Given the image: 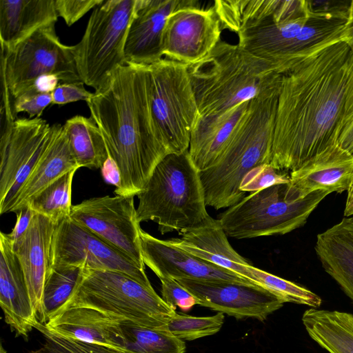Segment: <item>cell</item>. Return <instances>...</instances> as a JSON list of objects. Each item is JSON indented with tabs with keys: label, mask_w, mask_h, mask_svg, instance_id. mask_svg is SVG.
Wrapping results in <instances>:
<instances>
[{
	"label": "cell",
	"mask_w": 353,
	"mask_h": 353,
	"mask_svg": "<svg viewBox=\"0 0 353 353\" xmlns=\"http://www.w3.org/2000/svg\"><path fill=\"white\" fill-rule=\"evenodd\" d=\"M353 111V52L342 41L283 75L270 164L294 171L338 144Z\"/></svg>",
	"instance_id": "cell-1"
},
{
	"label": "cell",
	"mask_w": 353,
	"mask_h": 353,
	"mask_svg": "<svg viewBox=\"0 0 353 353\" xmlns=\"http://www.w3.org/2000/svg\"><path fill=\"white\" fill-rule=\"evenodd\" d=\"M86 103L108 157L119 171L114 194L137 196L168 154L151 113L147 65L126 63L119 67Z\"/></svg>",
	"instance_id": "cell-2"
},
{
	"label": "cell",
	"mask_w": 353,
	"mask_h": 353,
	"mask_svg": "<svg viewBox=\"0 0 353 353\" xmlns=\"http://www.w3.org/2000/svg\"><path fill=\"white\" fill-rule=\"evenodd\" d=\"M188 70L199 113L206 117L223 113L281 87L283 75L291 69L221 39Z\"/></svg>",
	"instance_id": "cell-3"
},
{
	"label": "cell",
	"mask_w": 353,
	"mask_h": 353,
	"mask_svg": "<svg viewBox=\"0 0 353 353\" xmlns=\"http://www.w3.org/2000/svg\"><path fill=\"white\" fill-rule=\"evenodd\" d=\"M280 88L250 101L243 121L219 161L200 172L207 206L220 210L240 201L245 194L240 190L245 175L270 163Z\"/></svg>",
	"instance_id": "cell-4"
},
{
	"label": "cell",
	"mask_w": 353,
	"mask_h": 353,
	"mask_svg": "<svg viewBox=\"0 0 353 353\" xmlns=\"http://www.w3.org/2000/svg\"><path fill=\"white\" fill-rule=\"evenodd\" d=\"M137 196L139 222H156L162 234L192 230L212 218L206 210L200 172L188 150L166 154Z\"/></svg>",
	"instance_id": "cell-5"
},
{
	"label": "cell",
	"mask_w": 353,
	"mask_h": 353,
	"mask_svg": "<svg viewBox=\"0 0 353 353\" xmlns=\"http://www.w3.org/2000/svg\"><path fill=\"white\" fill-rule=\"evenodd\" d=\"M72 307L92 308L119 321L154 329H168L176 313L153 288L128 274L85 268L71 296L57 312Z\"/></svg>",
	"instance_id": "cell-6"
},
{
	"label": "cell",
	"mask_w": 353,
	"mask_h": 353,
	"mask_svg": "<svg viewBox=\"0 0 353 353\" xmlns=\"http://www.w3.org/2000/svg\"><path fill=\"white\" fill-rule=\"evenodd\" d=\"M188 65L166 57L147 65L151 113L168 154L188 150L201 117Z\"/></svg>",
	"instance_id": "cell-7"
},
{
	"label": "cell",
	"mask_w": 353,
	"mask_h": 353,
	"mask_svg": "<svg viewBox=\"0 0 353 353\" xmlns=\"http://www.w3.org/2000/svg\"><path fill=\"white\" fill-rule=\"evenodd\" d=\"M287 184L252 192L217 219L227 236L237 239L283 235L303 226L330 194L316 191L296 201L285 199Z\"/></svg>",
	"instance_id": "cell-8"
},
{
	"label": "cell",
	"mask_w": 353,
	"mask_h": 353,
	"mask_svg": "<svg viewBox=\"0 0 353 353\" xmlns=\"http://www.w3.org/2000/svg\"><path fill=\"white\" fill-rule=\"evenodd\" d=\"M135 3L136 0H105L94 9L82 39L73 46L79 76L95 91L126 63L124 46Z\"/></svg>",
	"instance_id": "cell-9"
},
{
	"label": "cell",
	"mask_w": 353,
	"mask_h": 353,
	"mask_svg": "<svg viewBox=\"0 0 353 353\" xmlns=\"http://www.w3.org/2000/svg\"><path fill=\"white\" fill-rule=\"evenodd\" d=\"M55 23L41 27L11 50L1 49V79L12 101L44 76H54L63 83L81 81L74 47L60 41Z\"/></svg>",
	"instance_id": "cell-10"
},
{
	"label": "cell",
	"mask_w": 353,
	"mask_h": 353,
	"mask_svg": "<svg viewBox=\"0 0 353 353\" xmlns=\"http://www.w3.org/2000/svg\"><path fill=\"white\" fill-rule=\"evenodd\" d=\"M52 128L40 117L5 123L0 140V213H8L15 195L51 140Z\"/></svg>",
	"instance_id": "cell-11"
},
{
	"label": "cell",
	"mask_w": 353,
	"mask_h": 353,
	"mask_svg": "<svg viewBox=\"0 0 353 353\" xmlns=\"http://www.w3.org/2000/svg\"><path fill=\"white\" fill-rule=\"evenodd\" d=\"M58 265L120 272L153 288L145 268L74 221L70 216L56 223L52 234L49 267Z\"/></svg>",
	"instance_id": "cell-12"
},
{
	"label": "cell",
	"mask_w": 353,
	"mask_h": 353,
	"mask_svg": "<svg viewBox=\"0 0 353 353\" xmlns=\"http://www.w3.org/2000/svg\"><path fill=\"white\" fill-rule=\"evenodd\" d=\"M134 196H103L72 207L71 219L145 268Z\"/></svg>",
	"instance_id": "cell-13"
},
{
	"label": "cell",
	"mask_w": 353,
	"mask_h": 353,
	"mask_svg": "<svg viewBox=\"0 0 353 353\" xmlns=\"http://www.w3.org/2000/svg\"><path fill=\"white\" fill-rule=\"evenodd\" d=\"M206 307L236 319L254 318L261 321L280 309L285 302L256 284L228 281L176 279Z\"/></svg>",
	"instance_id": "cell-14"
},
{
	"label": "cell",
	"mask_w": 353,
	"mask_h": 353,
	"mask_svg": "<svg viewBox=\"0 0 353 353\" xmlns=\"http://www.w3.org/2000/svg\"><path fill=\"white\" fill-rule=\"evenodd\" d=\"M221 30L213 6L201 8L197 1L179 8L166 20L163 55L187 65L196 63L216 46L221 39Z\"/></svg>",
	"instance_id": "cell-15"
},
{
	"label": "cell",
	"mask_w": 353,
	"mask_h": 353,
	"mask_svg": "<svg viewBox=\"0 0 353 353\" xmlns=\"http://www.w3.org/2000/svg\"><path fill=\"white\" fill-rule=\"evenodd\" d=\"M193 0H136L124 46L126 63L150 65L163 58V35L168 17Z\"/></svg>",
	"instance_id": "cell-16"
},
{
	"label": "cell",
	"mask_w": 353,
	"mask_h": 353,
	"mask_svg": "<svg viewBox=\"0 0 353 353\" xmlns=\"http://www.w3.org/2000/svg\"><path fill=\"white\" fill-rule=\"evenodd\" d=\"M140 240L143 261L159 278L203 281H228L256 284L229 270L201 259L142 229ZM257 285V284H256Z\"/></svg>",
	"instance_id": "cell-17"
},
{
	"label": "cell",
	"mask_w": 353,
	"mask_h": 353,
	"mask_svg": "<svg viewBox=\"0 0 353 353\" xmlns=\"http://www.w3.org/2000/svg\"><path fill=\"white\" fill-rule=\"evenodd\" d=\"M290 176L288 201L300 200L316 191L342 193L353 181V154L336 144L292 171Z\"/></svg>",
	"instance_id": "cell-18"
},
{
	"label": "cell",
	"mask_w": 353,
	"mask_h": 353,
	"mask_svg": "<svg viewBox=\"0 0 353 353\" xmlns=\"http://www.w3.org/2000/svg\"><path fill=\"white\" fill-rule=\"evenodd\" d=\"M0 305L17 336L28 339L39 322L20 263L5 233H0Z\"/></svg>",
	"instance_id": "cell-19"
},
{
	"label": "cell",
	"mask_w": 353,
	"mask_h": 353,
	"mask_svg": "<svg viewBox=\"0 0 353 353\" xmlns=\"http://www.w3.org/2000/svg\"><path fill=\"white\" fill-rule=\"evenodd\" d=\"M56 223L35 213L12 249L21 266L32 307L40 322L43 311V286L50 265V251Z\"/></svg>",
	"instance_id": "cell-20"
},
{
	"label": "cell",
	"mask_w": 353,
	"mask_h": 353,
	"mask_svg": "<svg viewBox=\"0 0 353 353\" xmlns=\"http://www.w3.org/2000/svg\"><path fill=\"white\" fill-rule=\"evenodd\" d=\"M213 8L222 29L240 31L268 23H281L305 17L306 0H217Z\"/></svg>",
	"instance_id": "cell-21"
},
{
	"label": "cell",
	"mask_w": 353,
	"mask_h": 353,
	"mask_svg": "<svg viewBox=\"0 0 353 353\" xmlns=\"http://www.w3.org/2000/svg\"><path fill=\"white\" fill-rule=\"evenodd\" d=\"M44 325L59 336L127 353L119 321L98 310L70 307L56 312Z\"/></svg>",
	"instance_id": "cell-22"
},
{
	"label": "cell",
	"mask_w": 353,
	"mask_h": 353,
	"mask_svg": "<svg viewBox=\"0 0 353 353\" xmlns=\"http://www.w3.org/2000/svg\"><path fill=\"white\" fill-rule=\"evenodd\" d=\"M250 101L223 113L199 118L192 132L188 149L199 172L214 166L219 161L243 121Z\"/></svg>",
	"instance_id": "cell-23"
},
{
	"label": "cell",
	"mask_w": 353,
	"mask_h": 353,
	"mask_svg": "<svg viewBox=\"0 0 353 353\" xmlns=\"http://www.w3.org/2000/svg\"><path fill=\"white\" fill-rule=\"evenodd\" d=\"M179 234L181 238L168 241L201 259L251 281L252 265L233 249L218 219L211 218L200 227Z\"/></svg>",
	"instance_id": "cell-24"
},
{
	"label": "cell",
	"mask_w": 353,
	"mask_h": 353,
	"mask_svg": "<svg viewBox=\"0 0 353 353\" xmlns=\"http://www.w3.org/2000/svg\"><path fill=\"white\" fill-rule=\"evenodd\" d=\"M52 134L46 150L13 199L8 212L27 206L29 201L64 174L80 168L70 150L63 125H52Z\"/></svg>",
	"instance_id": "cell-25"
},
{
	"label": "cell",
	"mask_w": 353,
	"mask_h": 353,
	"mask_svg": "<svg viewBox=\"0 0 353 353\" xmlns=\"http://www.w3.org/2000/svg\"><path fill=\"white\" fill-rule=\"evenodd\" d=\"M58 17L55 0H0L1 49H12Z\"/></svg>",
	"instance_id": "cell-26"
},
{
	"label": "cell",
	"mask_w": 353,
	"mask_h": 353,
	"mask_svg": "<svg viewBox=\"0 0 353 353\" xmlns=\"http://www.w3.org/2000/svg\"><path fill=\"white\" fill-rule=\"evenodd\" d=\"M314 249L324 270L353 302V216L319 233Z\"/></svg>",
	"instance_id": "cell-27"
},
{
	"label": "cell",
	"mask_w": 353,
	"mask_h": 353,
	"mask_svg": "<svg viewBox=\"0 0 353 353\" xmlns=\"http://www.w3.org/2000/svg\"><path fill=\"white\" fill-rule=\"evenodd\" d=\"M302 322L309 336L329 353H353V314L311 307Z\"/></svg>",
	"instance_id": "cell-28"
},
{
	"label": "cell",
	"mask_w": 353,
	"mask_h": 353,
	"mask_svg": "<svg viewBox=\"0 0 353 353\" xmlns=\"http://www.w3.org/2000/svg\"><path fill=\"white\" fill-rule=\"evenodd\" d=\"M63 125L79 167L101 168L108 154L102 134L92 118L76 115Z\"/></svg>",
	"instance_id": "cell-29"
},
{
	"label": "cell",
	"mask_w": 353,
	"mask_h": 353,
	"mask_svg": "<svg viewBox=\"0 0 353 353\" xmlns=\"http://www.w3.org/2000/svg\"><path fill=\"white\" fill-rule=\"evenodd\" d=\"M127 353H185V343L168 329H154L119 321Z\"/></svg>",
	"instance_id": "cell-30"
},
{
	"label": "cell",
	"mask_w": 353,
	"mask_h": 353,
	"mask_svg": "<svg viewBox=\"0 0 353 353\" xmlns=\"http://www.w3.org/2000/svg\"><path fill=\"white\" fill-rule=\"evenodd\" d=\"M83 270V268L73 265L49 267L43 286V311L40 323H46L65 303Z\"/></svg>",
	"instance_id": "cell-31"
},
{
	"label": "cell",
	"mask_w": 353,
	"mask_h": 353,
	"mask_svg": "<svg viewBox=\"0 0 353 353\" xmlns=\"http://www.w3.org/2000/svg\"><path fill=\"white\" fill-rule=\"evenodd\" d=\"M78 169L64 174L32 199L27 205L37 214L57 223L70 216L72 184Z\"/></svg>",
	"instance_id": "cell-32"
},
{
	"label": "cell",
	"mask_w": 353,
	"mask_h": 353,
	"mask_svg": "<svg viewBox=\"0 0 353 353\" xmlns=\"http://www.w3.org/2000/svg\"><path fill=\"white\" fill-rule=\"evenodd\" d=\"M250 279L279 296L285 303L305 305L314 308L321 305V299L314 292L253 265Z\"/></svg>",
	"instance_id": "cell-33"
},
{
	"label": "cell",
	"mask_w": 353,
	"mask_h": 353,
	"mask_svg": "<svg viewBox=\"0 0 353 353\" xmlns=\"http://www.w3.org/2000/svg\"><path fill=\"white\" fill-rule=\"evenodd\" d=\"M224 318L222 312L210 316H194L176 312L168 330L179 339L193 341L217 333L223 326Z\"/></svg>",
	"instance_id": "cell-34"
},
{
	"label": "cell",
	"mask_w": 353,
	"mask_h": 353,
	"mask_svg": "<svg viewBox=\"0 0 353 353\" xmlns=\"http://www.w3.org/2000/svg\"><path fill=\"white\" fill-rule=\"evenodd\" d=\"M34 328L42 334L44 343L30 353H124L105 346L59 336L39 321Z\"/></svg>",
	"instance_id": "cell-35"
},
{
	"label": "cell",
	"mask_w": 353,
	"mask_h": 353,
	"mask_svg": "<svg viewBox=\"0 0 353 353\" xmlns=\"http://www.w3.org/2000/svg\"><path fill=\"white\" fill-rule=\"evenodd\" d=\"M290 181L287 171L277 170L270 163H263L245 175L240 184V190L244 193L254 192L275 185L288 184Z\"/></svg>",
	"instance_id": "cell-36"
},
{
	"label": "cell",
	"mask_w": 353,
	"mask_h": 353,
	"mask_svg": "<svg viewBox=\"0 0 353 353\" xmlns=\"http://www.w3.org/2000/svg\"><path fill=\"white\" fill-rule=\"evenodd\" d=\"M52 103L51 92H39L32 88L12 100V116L16 119L17 114L26 112L30 118L40 117L45 109Z\"/></svg>",
	"instance_id": "cell-37"
},
{
	"label": "cell",
	"mask_w": 353,
	"mask_h": 353,
	"mask_svg": "<svg viewBox=\"0 0 353 353\" xmlns=\"http://www.w3.org/2000/svg\"><path fill=\"white\" fill-rule=\"evenodd\" d=\"M159 279L161 283V298L174 309L179 307L183 311H188L194 305H199V300L176 279L168 276Z\"/></svg>",
	"instance_id": "cell-38"
},
{
	"label": "cell",
	"mask_w": 353,
	"mask_h": 353,
	"mask_svg": "<svg viewBox=\"0 0 353 353\" xmlns=\"http://www.w3.org/2000/svg\"><path fill=\"white\" fill-rule=\"evenodd\" d=\"M105 0H55L59 17L70 26Z\"/></svg>",
	"instance_id": "cell-39"
},
{
	"label": "cell",
	"mask_w": 353,
	"mask_h": 353,
	"mask_svg": "<svg viewBox=\"0 0 353 353\" xmlns=\"http://www.w3.org/2000/svg\"><path fill=\"white\" fill-rule=\"evenodd\" d=\"M51 94L52 105H64L78 101L87 102L94 94L84 88V83L81 81L59 84Z\"/></svg>",
	"instance_id": "cell-40"
},
{
	"label": "cell",
	"mask_w": 353,
	"mask_h": 353,
	"mask_svg": "<svg viewBox=\"0 0 353 353\" xmlns=\"http://www.w3.org/2000/svg\"><path fill=\"white\" fill-rule=\"evenodd\" d=\"M34 212L29 205L26 206L17 212V221L12 230L5 235L11 245L14 247L26 232Z\"/></svg>",
	"instance_id": "cell-41"
},
{
	"label": "cell",
	"mask_w": 353,
	"mask_h": 353,
	"mask_svg": "<svg viewBox=\"0 0 353 353\" xmlns=\"http://www.w3.org/2000/svg\"><path fill=\"white\" fill-rule=\"evenodd\" d=\"M338 143L341 148L353 154V111L341 132Z\"/></svg>",
	"instance_id": "cell-42"
},
{
	"label": "cell",
	"mask_w": 353,
	"mask_h": 353,
	"mask_svg": "<svg viewBox=\"0 0 353 353\" xmlns=\"http://www.w3.org/2000/svg\"><path fill=\"white\" fill-rule=\"evenodd\" d=\"M101 170L104 180L117 188L119 184L120 176L118 168L114 161L108 157Z\"/></svg>",
	"instance_id": "cell-43"
},
{
	"label": "cell",
	"mask_w": 353,
	"mask_h": 353,
	"mask_svg": "<svg viewBox=\"0 0 353 353\" xmlns=\"http://www.w3.org/2000/svg\"><path fill=\"white\" fill-rule=\"evenodd\" d=\"M341 41L353 52V0L350 1L346 23L344 26Z\"/></svg>",
	"instance_id": "cell-44"
},
{
	"label": "cell",
	"mask_w": 353,
	"mask_h": 353,
	"mask_svg": "<svg viewBox=\"0 0 353 353\" xmlns=\"http://www.w3.org/2000/svg\"><path fill=\"white\" fill-rule=\"evenodd\" d=\"M344 216H353V181L347 191V198L344 209Z\"/></svg>",
	"instance_id": "cell-45"
},
{
	"label": "cell",
	"mask_w": 353,
	"mask_h": 353,
	"mask_svg": "<svg viewBox=\"0 0 353 353\" xmlns=\"http://www.w3.org/2000/svg\"><path fill=\"white\" fill-rule=\"evenodd\" d=\"M0 353H6V350L3 348V345H1V350H0Z\"/></svg>",
	"instance_id": "cell-46"
}]
</instances>
